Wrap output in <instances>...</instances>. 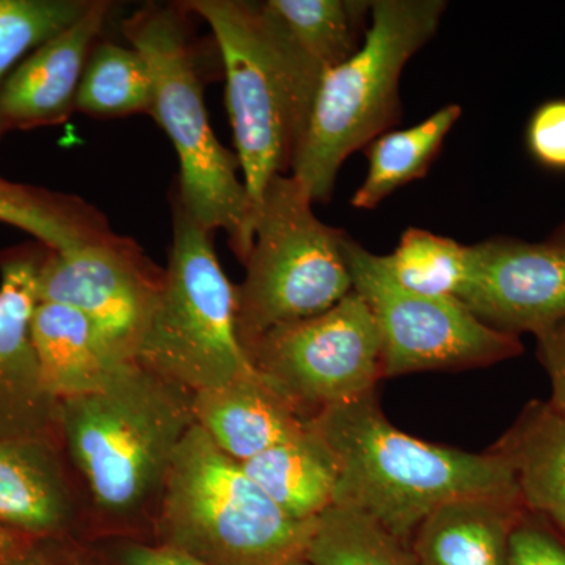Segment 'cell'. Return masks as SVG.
Listing matches in <instances>:
<instances>
[{"mask_svg": "<svg viewBox=\"0 0 565 565\" xmlns=\"http://www.w3.org/2000/svg\"><path fill=\"white\" fill-rule=\"evenodd\" d=\"M311 427L338 465L334 504L373 520L411 546L434 511L465 498H520L511 468L492 451L476 455L419 440L386 419L377 393L327 408Z\"/></svg>", "mask_w": 565, "mask_h": 565, "instance_id": "cell-2", "label": "cell"}, {"mask_svg": "<svg viewBox=\"0 0 565 565\" xmlns=\"http://www.w3.org/2000/svg\"><path fill=\"white\" fill-rule=\"evenodd\" d=\"M0 526L28 537L85 541L84 494L61 445L0 441Z\"/></svg>", "mask_w": 565, "mask_h": 565, "instance_id": "cell-14", "label": "cell"}, {"mask_svg": "<svg viewBox=\"0 0 565 565\" xmlns=\"http://www.w3.org/2000/svg\"><path fill=\"white\" fill-rule=\"evenodd\" d=\"M92 0H0V85L32 47L66 31Z\"/></svg>", "mask_w": 565, "mask_h": 565, "instance_id": "cell-27", "label": "cell"}, {"mask_svg": "<svg viewBox=\"0 0 565 565\" xmlns=\"http://www.w3.org/2000/svg\"><path fill=\"white\" fill-rule=\"evenodd\" d=\"M0 222L17 226L54 252L76 250L117 239L98 207L70 193L0 177Z\"/></svg>", "mask_w": 565, "mask_h": 565, "instance_id": "cell-22", "label": "cell"}, {"mask_svg": "<svg viewBox=\"0 0 565 565\" xmlns=\"http://www.w3.org/2000/svg\"><path fill=\"white\" fill-rule=\"evenodd\" d=\"M508 565H565V534L545 516L526 512L512 531Z\"/></svg>", "mask_w": 565, "mask_h": 565, "instance_id": "cell-28", "label": "cell"}, {"mask_svg": "<svg viewBox=\"0 0 565 565\" xmlns=\"http://www.w3.org/2000/svg\"><path fill=\"white\" fill-rule=\"evenodd\" d=\"M46 253L36 241L0 252V441L61 445V401L44 384L32 340L36 282Z\"/></svg>", "mask_w": 565, "mask_h": 565, "instance_id": "cell-13", "label": "cell"}, {"mask_svg": "<svg viewBox=\"0 0 565 565\" xmlns=\"http://www.w3.org/2000/svg\"><path fill=\"white\" fill-rule=\"evenodd\" d=\"M21 537H24V535L13 533V531L6 530V527L0 526V555H2L3 552H7L10 546L17 544Z\"/></svg>", "mask_w": 565, "mask_h": 565, "instance_id": "cell-33", "label": "cell"}, {"mask_svg": "<svg viewBox=\"0 0 565 565\" xmlns=\"http://www.w3.org/2000/svg\"><path fill=\"white\" fill-rule=\"evenodd\" d=\"M152 76L134 47L98 43L93 47L76 95V110L95 118L150 114Z\"/></svg>", "mask_w": 565, "mask_h": 565, "instance_id": "cell-24", "label": "cell"}, {"mask_svg": "<svg viewBox=\"0 0 565 565\" xmlns=\"http://www.w3.org/2000/svg\"><path fill=\"white\" fill-rule=\"evenodd\" d=\"M527 147L539 162L565 170V99L539 107L527 126Z\"/></svg>", "mask_w": 565, "mask_h": 565, "instance_id": "cell-31", "label": "cell"}, {"mask_svg": "<svg viewBox=\"0 0 565 565\" xmlns=\"http://www.w3.org/2000/svg\"><path fill=\"white\" fill-rule=\"evenodd\" d=\"M32 340L44 384L58 401L98 392L129 364L87 318L63 305H36Z\"/></svg>", "mask_w": 565, "mask_h": 565, "instance_id": "cell-19", "label": "cell"}, {"mask_svg": "<svg viewBox=\"0 0 565 565\" xmlns=\"http://www.w3.org/2000/svg\"><path fill=\"white\" fill-rule=\"evenodd\" d=\"M180 6L214 33L236 156L258 214L267 184L278 174H291L319 84L296 61L262 3L185 0Z\"/></svg>", "mask_w": 565, "mask_h": 565, "instance_id": "cell-4", "label": "cell"}, {"mask_svg": "<svg viewBox=\"0 0 565 565\" xmlns=\"http://www.w3.org/2000/svg\"><path fill=\"white\" fill-rule=\"evenodd\" d=\"M550 241H553V243L565 245V222L563 223V225L559 226V230H557V232L553 234V237Z\"/></svg>", "mask_w": 565, "mask_h": 565, "instance_id": "cell-34", "label": "cell"}, {"mask_svg": "<svg viewBox=\"0 0 565 565\" xmlns=\"http://www.w3.org/2000/svg\"><path fill=\"white\" fill-rule=\"evenodd\" d=\"M193 415L215 446L239 463L310 427V419L256 370L230 384L193 393Z\"/></svg>", "mask_w": 565, "mask_h": 565, "instance_id": "cell-16", "label": "cell"}, {"mask_svg": "<svg viewBox=\"0 0 565 565\" xmlns=\"http://www.w3.org/2000/svg\"><path fill=\"white\" fill-rule=\"evenodd\" d=\"M313 203L292 174H278L263 193L245 278L234 286L247 356L270 330L326 313L353 291L348 234L319 221Z\"/></svg>", "mask_w": 565, "mask_h": 565, "instance_id": "cell-7", "label": "cell"}, {"mask_svg": "<svg viewBox=\"0 0 565 565\" xmlns=\"http://www.w3.org/2000/svg\"><path fill=\"white\" fill-rule=\"evenodd\" d=\"M311 565H419L411 546L352 509L333 504L316 522Z\"/></svg>", "mask_w": 565, "mask_h": 565, "instance_id": "cell-25", "label": "cell"}, {"mask_svg": "<svg viewBox=\"0 0 565 565\" xmlns=\"http://www.w3.org/2000/svg\"><path fill=\"white\" fill-rule=\"evenodd\" d=\"M539 362L552 382V399L557 412L565 415V319L534 334Z\"/></svg>", "mask_w": 565, "mask_h": 565, "instance_id": "cell-32", "label": "cell"}, {"mask_svg": "<svg viewBox=\"0 0 565 565\" xmlns=\"http://www.w3.org/2000/svg\"><path fill=\"white\" fill-rule=\"evenodd\" d=\"M456 299L498 332L539 333L565 319V245L509 237L468 245Z\"/></svg>", "mask_w": 565, "mask_h": 565, "instance_id": "cell-12", "label": "cell"}, {"mask_svg": "<svg viewBox=\"0 0 565 565\" xmlns=\"http://www.w3.org/2000/svg\"><path fill=\"white\" fill-rule=\"evenodd\" d=\"M520 498H465L434 511L415 531L419 565H508L509 541L526 514Z\"/></svg>", "mask_w": 565, "mask_h": 565, "instance_id": "cell-17", "label": "cell"}, {"mask_svg": "<svg viewBox=\"0 0 565 565\" xmlns=\"http://www.w3.org/2000/svg\"><path fill=\"white\" fill-rule=\"evenodd\" d=\"M207 232L173 196V243L136 362L191 390L217 388L255 370L236 332V289Z\"/></svg>", "mask_w": 565, "mask_h": 565, "instance_id": "cell-8", "label": "cell"}, {"mask_svg": "<svg viewBox=\"0 0 565 565\" xmlns=\"http://www.w3.org/2000/svg\"><path fill=\"white\" fill-rule=\"evenodd\" d=\"M489 451L511 468L526 511L565 534V415L545 401H531Z\"/></svg>", "mask_w": 565, "mask_h": 565, "instance_id": "cell-18", "label": "cell"}, {"mask_svg": "<svg viewBox=\"0 0 565 565\" xmlns=\"http://www.w3.org/2000/svg\"><path fill=\"white\" fill-rule=\"evenodd\" d=\"M102 565H210L195 557L141 539L90 542Z\"/></svg>", "mask_w": 565, "mask_h": 565, "instance_id": "cell-30", "label": "cell"}, {"mask_svg": "<svg viewBox=\"0 0 565 565\" xmlns=\"http://www.w3.org/2000/svg\"><path fill=\"white\" fill-rule=\"evenodd\" d=\"M262 3L288 50L319 85L329 71L360 50L370 28L371 2L363 0H267Z\"/></svg>", "mask_w": 565, "mask_h": 565, "instance_id": "cell-20", "label": "cell"}, {"mask_svg": "<svg viewBox=\"0 0 565 565\" xmlns=\"http://www.w3.org/2000/svg\"><path fill=\"white\" fill-rule=\"evenodd\" d=\"M462 109L448 104L412 128L386 131L366 147L367 173L351 203L356 210H374L408 182L426 177Z\"/></svg>", "mask_w": 565, "mask_h": 565, "instance_id": "cell-23", "label": "cell"}, {"mask_svg": "<svg viewBox=\"0 0 565 565\" xmlns=\"http://www.w3.org/2000/svg\"><path fill=\"white\" fill-rule=\"evenodd\" d=\"M122 35L150 66L151 115L180 158L178 200L204 230L228 234L230 247L244 264L252 250L256 206L239 178V159L210 125L184 10L180 3H150L122 22Z\"/></svg>", "mask_w": 565, "mask_h": 565, "instance_id": "cell-3", "label": "cell"}, {"mask_svg": "<svg viewBox=\"0 0 565 565\" xmlns=\"http://www.w3.org/2000/svg\"><path fill=\"white\" fill-rule=\"evenodd\" d=\"M315 527L285 514L195 424L174 456L151 541L210 565H288L305 559Z\"/></svg>", "mask_w": 565, "mask_h": 565, "instance_id": "cell-6", "label": "cell"}, {"mask_svg": "<svg viewBox=\"0 0 565 565\" xmlns=\"http://www.w3.org/2000/svg\"><path fill=\"white\" fill-rule=\"evenodd\" d=\"M111 7L92 0L66 31L46 41L0 85V137L61 125L76 110L82 74Z\"/></svg>", "mask_w": 565, "mask_h": 565, "instance_id": "cell-15", "label": "cell"}, {"mask_svg": "<svg viewBox=\"0 0 565 565\" xmlns=\"http://www.w3.org/2000/svg\"><path fill=\"white\" fill-rule=\"evenodd\" d=\"M248 359L307 419L375 393L384 344L370 305L352 291L326 313L264 334Z\"/></svg>", "mask_w": 565, "mask_h": 565, "instance_id": "cell-9", "label": "cell"}, {"mask_svg": "<svg viewBox=\"0 0 565 565\" xmlns=\"http://www.w3.org/2000/svg\"><path fill=\"white\" fill-rule=\"evenodd\" d=\"M166 269L131 237L54 252L41 264L39 303L79 311L122 362H136Z\"/></svg>", "mask_w": 565, "mask_h": 565, "instance_id": "cell-11", "label": "cell"}, {"mask_svg": "<svg viewBox=\"0 0 565 565\" xmlns=\"http://www.w3.org/2000/svg\"><path fill=\"white\" fill-rule=\"evenodd\" d=\"M288 565H311V564L308 563L307 559H299V561H294V563L288 564Z\"/></svg>", "mask_w": 565, "mask_h": 565, "instance_id": "cell-35", "label": "cell"}, {"mask_svg": "<svg viewBox=\"0 0 565 565\" xmlns=\"http://www.w3.org/2000/svg\"><path fill=\"white\" fill-rule=\"evenodd\" d=\"M0 565H102L90 542L76 537H21Z\"/></svg>", "mask_w": 565, "mask_h": 565, "instance_id": "cell-29", "label": "cell"}, {"mask_svg": "<svg viewBox=\"0 0 565 565\" xmlns=\"http://www.w3.org/2000/svg\"><path fill=\"white\" fill-rule=\"evenodd\" d=\"M384 263L407 291L434 299H456L468 270V245L422 228L405 230Z\"/></svg>", "mask_w": 565, "mask_h": 565, "instance_id": "cell-26", "label": "cell"}, {"mask_svg": "<svg viewBox=\"0 0 565 565\" xmlns=\"http://www.w3.org/2000/svg\"><path fill=\"white\" fill-rule=\"evenodd\" d=\"M195 424L193 392L137 362L98 392L61 401L58 433L84 494L85 541H151L174 456Z\"/></svg>", "mask_w": 565, "mask_h": 565, "instance_id": "cell-1", "label": "cell"}, {"mask_svg": "<svg viewBox=\"0 0 565 565\" xmlns=\"http://www.w3.org/2000/svg\"><path fill=\"white\" fill-rule=\"evenodd\" d=\"M344 248L353 291L370 305L381 330L384 379L492 366L523 352L519 337L490 329L459 300L419 296L397 285L384 256L352 237Z\"/></svg>", "mask_w": 565, "mask_h": 565, "instance_id": "cell-10", "label": "cell"}, {"mask_svg": "<svg viewBox=\"0 0 565 565\" xmlns=\"http://www.w3.org/2000/svg\"><path fill=\"white\" fill-rule=\"evenodd\" d=\"M241 465L245 475L294 520L318 522L334 504L337 459L311 422L307 433Z\"/></svg>", "mask_w": 565, "mask_h": 565, "instance_id": "cell-21", "label": "cell"}, {"mask_svg": "<svg viewBox=\"0 0 565 565\" xmlns=\"http://www.w3.org/2000/svg\"><path fill=\"white\" fill-rule=\"evenodd\" d=\"M441 0H374L360 50L322 77L291 174L326 203L345 159L401 117L399 81L408 61L437 33Z\"/></svg>", "mask_w": 565, "mask_h": 565, "instance_id": "cell-5", "label": "cell"}]
</instances>
